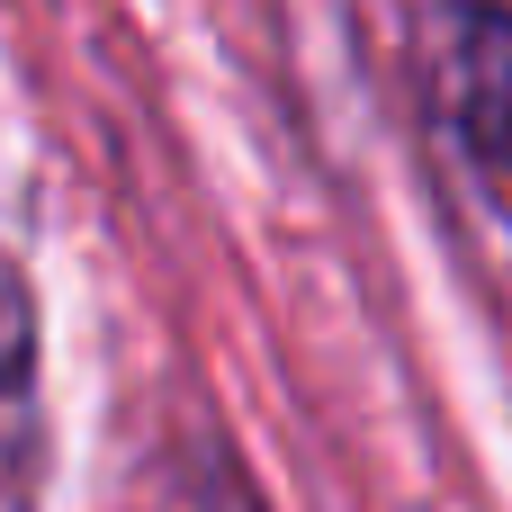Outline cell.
<instances>
[{
  "label": "cell",
  "instance_id": "cell-2",
  "mask_svg": "<svg viewBox=\"0 0 512 512\" xmlns=\"http://www.w3.org/2000/svg\"><path fill=\"white\" fill-rule=\"evenodd\" d=\"M27 369H36V315L18 270L0 261V459L18 468V423H27Z\"/></svg>",
  "mask_w": 512,
  "mask_h": 512
},
{
  "label": "cell",
  "instance_id": "cell-1",
  "mask_svg": "<svg viewBox=\"0 0 512 512\" xmlns=\"http://www.w3.org/2000/svg\"><path fill=\"white\" fill-rule=\"evenodd\" d=\"M432 90L450 135L512 180V0H450L432 27Z\"/></svg>",
  "mask_w": 512,
  "mask_h": 512
},
{
  "label": "cell",
  "instance_id": "cell-3",
  "mask_svg": "<svg viewBox=\"0 0 512 512\" xmlns=\"http://www.w3.org/2000/svg\"><path fill=\"white\" fill-rule=\"evenodd\" d=\"M9 477H18V468H9V459H0V504H9Z\"/></svg>",
  "mask_w": 512,
  "mask_h": 512
}]
</instances>
